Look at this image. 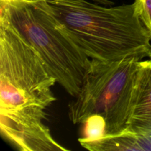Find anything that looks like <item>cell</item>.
Wrapping results in <instances>:
<instances>
[{"label": "cell", "mask_w": 151, "mask_h": 151, "mask_svg": "<svg viewBox=\"0 0 151 151\" xmlns=\"http://www.w3.org/2000/svg\"><path fill=\"white\" fill-rule=\"evenodd\" d=\"M125 128L151 133V61L149 59L140 61Z\"/></svg>", "instance_id": "cell-6"}, {"label": "cell", "mask_w": 151, "mask_h": 151, "mask_svg": "<svg viewBox=\"0 0 151 151\" xmlns=\"http://www.w3.org/2000/svg\"><path fill=\"white\" fill-rule=\"evenodd\" d=\"M45 110L0 109L1 135L22 151H67L43 122Z\"/></svg>", "instance_id": "cell-5"}, {"label": "cell", "mask_w": 151, "mask_h": 151, "mask_svg": "<svg viewBox=\"0 0 151 151\" xmlns=\"http://www.w3.org/2000/svg\"><path fill=\"white\" fill-rule=\"evenodd\" d=\"M0 19L8 20L33 47L57 83L76 97L91 59L51 18L32 3L11 0L0 1Z\"/></svg>", "instance_id": "cell-2"}, {"label": "cell", "mask_w": 151, "mask_h": 151, "mask_svg": "<svg viewBox=\"0 0 151 151\" xmlns=\"http://www.w3.org/2000/svg\"><path fill=\"white\" fill-rule=\"evenodd\" d=\"M91 1H94L96 3H99L100 4H103V5L109 6L111 4H113V2L110 1V0H91Z\"/></svg>", "instance_id": "cell-9"}, {"label": "cell", "mask_w": 151, "mask_h": 151, "mask_svg": "<svg viewBox=\"0 0 151 151\" xmlns=\"http://www.w3.org/2000/svg\"><path fill=\"white\" fill-rule=\"evenodd\" d=\"M57 83L33 47L0 19V109L46 110Z\"/></svg>", "instance_id": "cell-4"}, {"label": "cell", "mask_w": 151, "mask_h": 151, "mask_svg": "<svg viewBox=\"0 0 151 151\" xmlns=\"http://www.w3.org/2000/svg\"><path fill=\"white\" fill-rule=\"evenodd\" d=\"M139 17L151 35V0H135Z\"/></svg>", "instance_id": "cell-8"}, {"label": "cell", "mask_w": 151, "mask_h": 151, "mask_svg": "<svg viewBox=\"0 0 151 151\" xmlns=\"http://www.w3.org/2000/svg\"><path fill=\"white\" fill-rule=\"evenodd\" d=\"M31 3L45 12L89 58H151V35L140 19L136 1L114 7L91 0Z\"/></svg>", "instance_id": "cell-1"}, {"label": "cell", "mask_w": 151, "mask_h": 151, "mask_svg": "<svg viewBox=\"0 0 151 151\" xmlns=\"http://www.w3.org/2000/svg\"><path fill=\"white\" fill-rule=\"evenodd\" d=\"M82 147L92 151L151 150V133L125 128L116 134H103L94 139H79Z\"/></svg>", "instance_id": "cell-7"}, {"label": "cell", "mask_w": 151, "mask_h": 151, "mask_svg": "<svg viewBox=\"0 0 151 151\" xmlns=\"http://www.w3.org/2000/svg\"><path fill=\"white\" fill-rule=\"evenodd\" d=\"M141 60L136 57L113 61L91 59L81 91L69 105L71 122L84 124L97 117L104 122V134L125 129Z\"/></svg>", "instance_id": "cell-3"}]
</instances>
